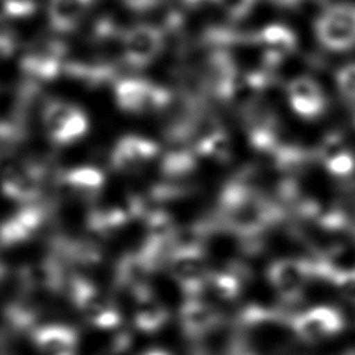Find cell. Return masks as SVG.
Returning a JSON list of instances; mask_svg holds the SVG:
<instances>
[{"instance_id":"11","label":"cell","mask_w":355,"mask_h":355,"mask_svg":"<svg viewBox=\"0 0 355 355\" xmlns=\"http://www.w3.org/2000/svg\"><path fill=\"white\" fill-rule=\"evenodd\" d=\"M19 282L28 290L53 293L64 283V272L57 259H40L19 272Z\"/></svg>"},{"instance_id":"7","label":"cell","mask_w":355,"mask_h":355,"mask_svg":"<svg viewBox=\"0 0 355 355\" xmlns=\"http://www.w3.org/2000/svg\"><path fill=\"white\" fill-rule=\"evenodd\" d=\"M157 144L140 136H123L112 148L111 165L115 171L129 173L144 166L157 154Z\"/></svg>"},{"instance_id":"12","label":"cell","mask_w":355,"mask_h":355,"mask_svg":"<svg viewBox=\"0 0 355 355\" xmlns=\"http://www.w3.org/2000/svg\"><path fill=\"white\" fill-rule=\"evenodd\" d=\"M291 107L304 116H315L324 107V96L319 85L306 76L293 79L287 87Z\"/></svg>"},{"instance_id":"26","label":"cell","mask_w":355,"mask_h":355,"mask_svg":"<svg viewBox=\"0 0 355 355\" xmlns=\"http://www.w3.org/2000/svg\"><path fill=\"white\" fill-rule=\"evenodd\" d=\"M272 3L280 6V7H294L300 3V0H270Z\"/></svg>"},{"instance_id":"3","label":"cell","mask_w":355,"mask_h":355,"mask_svg":"<svg viewBox=\"0 0 355 355\" xmlns=\"http://www.w3.org/2000/svg\"><path fill=\"white\" fill-rule=\"evenodd\" d=\"M69 297L93 327L114 329L121 324L122 319L115 305L90 282L83 279L72 280Z\"/></svg>"},{"instance_id":"16","label":"cell","mask_w":355,"mask_h":355,"mask_svg":"<svg viewBox=\"0 0 355 355\" xmlns=\"http://www.w3.org/2000/svg\"><path fill=\"white\" fill-rule=\"evenodd\" d=\"M22 69L35 80H50L61 69V55L55 50L31 53L22 60Z\"/></svg>"},{"instance_id":"19","label":"cell","mask_w":355,"mask_h":355,"mask_svg":"<svg viewBox=\"0 0 355 355\" xmlns=\"http://www.w3.org/2000/svg\"><path fill=\"white\" fill-rule=\"evenodd\" d=\"M258 39L270 47V51L277 54L290 51L295 44V36L293 31L282 24H270L265 26L258 35Z\"/></svg>"},{"instance_id":"5","label":"cell","mask_w":355,"mask_h":355,"mask_svg":"<svg viewBox=\"0 0 355 355\" xmlns=\"http://www.w3.org/2000/svg\"><path fill=\"white\" fill-rule=\"evenodd\" d=\"M164 47V33L153 25L130 28L122 43L125 60L133 67H144L154 61Z\"/></svg>"},{"instance_id":"15","label":"cell","mask_w":355,"mask_h":355,"mask_svg":"<svg viewBox=\"0 0 355 355\" xmlns=\"http://www.w3.org/2000/svg\"><path fill=\"white\" fill-rule=\"evenodd\" d=\"M92 0H50L49 18L58 31H69L82 19Z\"/></svg>"},{"instance_id":"28","label":"cell","mask_w":355,"mask_h":355,"mask_svg":"<svg viewBox=\"0 0 355 355\" xmlns=\"http://www.w3.org/2000/svg\"><path fill=\"white\" fill-rule=\"evenodd\" d=\"M143 355H169V354L165 352V351H162V349H150V351L144 352Z\"/></svg>"},{"instance_id":"30","label":"cell","mask_w":355,"mask_h":355,"mask_svg":"<svg viewBox=\"0 0 355 355\" xmlns=\"http://www.w3.org/2000/svg\"><path fill=\"white\" fill-rule=\"evenodd\" d=\"M341 355H355V349H351V351H345V352H343Z\"/></svg>"},{"instance_id":"2","label":"cell","mask_w":355,"mask_h":355,"mask_svg":"<svg viewBox=\"0 0 355 355\" xmlns=\"http://www.w3.org/2000/svg\"><path fill=\"white\" fill-rule=\"evenodd\" d=\"M42 121L49 137L58 146L72 144L89 130L87 115L78 105L64 100L49 101L43 108Z\"/></svg>"},{"instance_id":"17","label":"cell","mask_w":355,"mask_h":355,"mask_svg":"<svg viewBox=\"0 0 355 355\" xmlns=\"http://www.w3.org/2000/svg\"><path fill=\"white\" fill-rule=\"evenodd\" d=\"M136 300L137 306L133 318L136 327L143 331L158 330L166 320V313L161 302L147 294L146 290L136 294Z\"/></svg>"},{"instance_id":"1","label":"cell","mask_w":355,"mask_h":355,"mask_svg":"<svg viewBox=\"0 0 355 355\" xmlns=\"http://www.w3.org/2000/svg\"><path fill=\"white\" fill-rule=\"evenodd\" d=\"M316 40L334 53L355 49V3L341 1L326 6L313 22Z\"/></svg>"},{"instance_id":"10","label":"cell","mask_w":355,"mask_h":355,"mask_svg":"<svg viewBox=\"0 0 355 355\" xmlns=\"http://www.w3.org/2000/svg\"><path fill=\"white\" fill-rule=\"evenodd\" d=\"M140 207L137 198L100 204L89 212L87 225L96 232H111L132 219L140 211Z\"/></svg>"},{"instance_id":"29","label":"cell","mask_w":355,"mask_h":355,"mask_svg":"<svg viewBox=\"0 0 355 355\" xmlns=\"http://www.w3.org/2000/svg\"><path fill=\"white\" fill-rule=\"evenodd\" d=\"M200 1H202V0H184V3H187V4H197Z\"/></svg>"},{"instance_id":"13","label":"cell","mask_w":355,"mask_h":355,"mask_svg":"<svg viewBox=\"0 0 355 355\" xmlns=\"http://www.w3.org/2000/svg\"><path fill=\"white\" fill-rule=\"evenodd\" d=\"M341 327V320L337 313L329 308H316L295 322V331L306 341H319L333 336Z\"/></svg>"},{"instance_id":"31","label":"cell","mask_w":355,"mask_h":355,"mask_svg":"<svg viewBox=\"0 0 355 355\" xmlns=\"http://www.w3.org/2000/svg\"><path fill=\"white\" fill-rule=\"evenodd\" d=\"M0 355H1V352H0Z\"/></svg>"},{"instance_id":"24","label":"cell","mask_w":355,"mask_h":355,"mask_svg":"<svg viewBox=\"0 0 355 355\" xmlns=\"http://www.w3.org/2000/svg\"><path fill=\"white\" fill-rule=\"evenodd\" d=\"M4 8L10 15H28L35 10L32 0H6Z\"/></svg>"},{"instance_id":"21","label":"cell","mask_w":355,"mask_h":355,"mask_svg":"<svg viewBox=\"0 0 355 355\" xmlns=\"http://www.w3.org/2000/svg\"><path fill=\"white\" fill-rule=\"evenodd\" d=\"M172 265L173 275L184 283H190V279L197 280L202 273L201 259L190 254H180L173 259Z\"/></svg>"},{"instance_id":"9","label":"cell","mask_w":355,"mask_h":355,"mask_svg":"<svg viewBox=\"0 0 355 355\" xmlns=\"http://www.w3.org/2000/svg\"><path fill=\"white\" fill-rule=\"evenodd\" d=\"M32 338L42 355H78V331L69 326H39L33 330Z\"/></svg>"},{"instance_id":"6","label":"cell","mask_w":355,"mask_h":355,"mask_svg":"<svg viewBox=\"0 0 355 355\" xmlns=\"http://www.w3.org/2000/svg\"><path fill=\"white\" fill-rule=\"evenodd\" d=\"M42 171L33 164L8 165L0 179L1 193L12 201L24 205L33 204L40 194Z\"/></svg>"},{"instance_id":"20","label":"cell","mask_w":355,"mask_h":355,"mask_svg":"<svg viewBox=\"0 0 355 355\" xmlns=\"http://www.w3.org/2000/svg\"><path fill=\"white\" fill-rule=\"evenodd\" d=\"M183 326L189 333L197 334L205 331L208 327H211L214 322L212 312L208 306L202 304H191L187 305L183 311Z\"/></svg>"},{"instance_id":"4","label":"cell","mask_w":355,"mask_h":355,"mask_svg":"<svg viewBox=\"0 0 355 355\" xmlns=\"http://www.w3.org/2000/svg\"><path fill=\"white\" fill-rule=\"evenodd\" d=\"M116 104L128 112H146L165 104L168 94L161 87L141 79H123L115 83Z\"/></svg>"},{"instance_id":"18","label":"cell","mask_w":355,"mask_h":355,"mask_svg":"<svg viewBox=\"0 0 355 355\" xmlns=\"http://www.w3.org/2000/svg\"><path fill=\"white\" fill-rule=\"evenodd\" d=\"M272 283L282 291L287 294L297 293L302 288L306 280V270L302 263L297 261H282L277 262L270 270Z\"/></svg>"},{"instance_id":"23","label":"cell","mask_w":355,"mask_h":355,"mask_svg":"<svg viewBox=\"0 0 355 355\" xmlns=\"http://www.w3.org/2000/svg\"><path fill=\"white\" fill-rule=\"evenodd\" d=\"M336 80L341 94L345 98L355 101V62L341 67L336 75Z\"/></svg>"},{"instance_id":"27","label":"cell","mask_w":355,"mask_h":355,"mask_svg":"<svg viewBox=\"0 0 355 355\" xmlns=\"http://www.w3.org/2000/svg\"><path fill=\"white\" fill-rule=\"evenodd\" d=\"M128 351L129 349H114V348H110L104 355H128Z\"/></svg>"},{"instance_id":"22","label":"cell","mask_w":355,"mask_h":355,"mask_svg":"<svg viewBox=\"0 0 355 355\" xmlns=\"http://www.w3.org/2000/svg\"><path fill=\"white\" fill-rule=\"evenodd\" d=\"M232 19L245 18L254 8L257 0H211Z\"/></svg>"},{"instance_id":"14","label":"cell","mask_w":355,"mask_h":355,"mask_svg":"<svg viewBox=\"0 0 355 355\" xmlns=\"http://www.w3.org/2000/svg\"><path fill=\"white\" fill-rule=\"evenodd\" d=\"M64 184L78 196L93 197L100 194L105 184V175L96 166H76L62 175Z\"/></svg>"},{"instance_id":"8","label":"cell","mask_w":355,"mask_h":355,"mask_svg":"<svg viewBox=\"0 0 355 355\" xmlns=\"http://www.w3.org/2000/svg\"><path fill=\"white\" fill-rule=\"evenodd\" d=\"M39 204H26L0 225V244L14 245L29 240L42 226L46 215Z\"/></svg>"},{"instance_id":"25","label":"cell","mask_w":355,"mask_h":355,"mask_svg":"<svg viewBox=\"0 0 355 355\" xmlns=\"http://www.w3.org/2000/svg\"><path fill=\"white\" fill-rule=\"evenodd\" d=\"M165 0H123V3L135 10V11H139V12H143V11H150V10H154L157 8L158 6H161Z\"/></svg>"}]
</instances>
